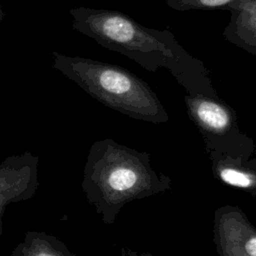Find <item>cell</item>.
<instances>
[{
  "label": "cell",
  "instance_id": "8992f818",
  "mask_svg": "<svg viewBox=\"0 0 256 256\" xmlns=\"http://www.w3.org/2000/svg\"><path fill=\"white\" fill-rule=\"evenodd\" d=\"M38 163L39 157L29 151L8 156L0 163V236L6 207L35 195L39 187Z\"/></svg>",
  "mask_w": 256,
  "mask_h": 256
},
{
  "label": "cell",
  "instance_id": "7c38bea8",
  "mask_svg": "<svg viewBox=\"0 0 256 256\" xmlns=\"http://www.w3.org/2000/svg\"><path fill=\"white\" fill-rule=\"evenodd\" d=\"M5 16H6V14H5L4 10H3L2 5L0 4V22H2V20L5 18Z\"/></svg>",
  "mask_w": 256,
  "mask_h": 256
},
{
  "label": "cell",
  "instance_id": "52a82bcc",
  "mask_svg": "<svg viewBox=\"0 0 256 256\" xmlns=\"http://www.w3.org/2000/svg\"><path fill=\"white\" fill-rule=\"evenodd\" d=\"M213 177L219 182L256 197V157L244 159L208 152Z\"/></svg>",
  "mask_w": 256,
  "mask_h": 256
},
{
  "label": "cell",
  "instance_id": "30bf717a",
  "mask_svg": "<svg viewBox=\"0 0 256 256\" xmlns=\"http://www.w3.org/2000/svg\"><path fill=\"white\" fill-rule=\"evenodd\" d=\"M238 0H166V5L177 11L225 9Z\"/></svg>",
  "mask_w": 256,
  "mask_h": 256
},
{
  "label": "cell",
  "instance_id": "ba28073f",
  "mask_svg": "<svg viewBox=\"0 0 256 256\" xmlns=\"http://www.w3.org/2000/svg\"><path fill=\"white\" fill-rule=\"evenodd\" d=\"M227 10L231 16L223 36L230 43L256 56V0H238Z\"/></svg>",
  "mask_w": 256,
  "mask_h": 256
},
{
  "label": "cell",
  "instance_id": "6da1fadb",
  "mask_svg": "<svg viewBox=\"0 0 256 256\" xmlns=\"http://www.w3.org/2000/svg\"><path fill=\"white\" fill-rule=\"evenodd\" d=\"M69 14L72 28L103 48L127 56L150 72L165 68L189 95L218 96L205 64L188 53L171 31L147 28L114 10L74 7Z\"/></svg>",
  "mask_w": 256,
  "mask_h": 256
},
{
  "label": "cell",
  "instance_id": "7a4b0ae2",
  "mask_svg": "<svg viewBox=\"0 0 256 256\" xmlns=\"http://www.w3.org/2000/svg\"><path fill=\"white\" fill-rule=\"evenodd\" d=\"M81 187L102 222L111 225L126 204L170 190L172 179L152 168L147 152L106 138L91 145Z\"/></svg>",
  "mask_w": 256,
  "mask_h": 256
},
{
  "label": "cell",
  "instance_id": "3957f363",
  "mask_svg": "<svg viewBox=\"0 0 256 256\" xmlns=\"http://www.w3.org/2000/svg\"><path fill=\"white\" fill-rule=\"evenodd\" d=\"M53 67L90 96L130 118L166 123L168 113L156 93L131 71L111 63L54 51Z\"/></svg>",
  "mask_w": 256,
  "mask_h": 256
},
{
  "label": "cell",
  "instance_id": "5b68a950",
  "mask_svg": "<svg viewBox=\"0 0 256 256\" xmlns=\"http://www.w3.org/2000/svg\"><path fill=\"white\" fill-rule=\"evenodd\" d=\"M213 242L219 256H256V227L239 206H220L213 217Z\"/></svg>",
  "mask_w": 256,
  "mask_h": 256
},
{
  "label": "cell",
  "instance_id": "277c9868",
  "mask_svg": "<svg viewBox=\"0 0 256 256\" xmlns=\"http://www.w3.org/2000/svg\"><path fill=\"white\" fill-rule=\"evenodd\" d=\"M188 117L199 130L206 152L216 151L232 157L249 159L255 151L254 140L239 128L235 110L217 97H184Z\"/></svg>",
  "mask_w": 256,
  "mask_h": 256
},
{
  "label": "cell",
  "instance_id": "9c48e42d",
  "mask_svg": "<svg viewBox=\"0 0 256 256\" xmlns=\"http://www.w3.org/2000/svg\"><path fill=\"white\" fill-rule=\"evenodd\" d=\"M9 256H77L65 243L44 231H27Z\"/></svg>",
  "mask_w": 256,
  "mask_h": 256
},
{
  "label": "cell",
  "instance_id": "8fae6325",
  "mask_svg": "<svg viewBox=\"0 0 256 256\" xmlns=\"http://www.w3.org/2000/svg\"><path fill=\"white\" fill-rule=\"evenodd\" d=\"M121 255L122 256H153L149 252H137L134 250H131L129 248H122L121 250Z\"/></svg>",
  "mask_w": 256,
  "mask_h": 256
}]
</instances>
